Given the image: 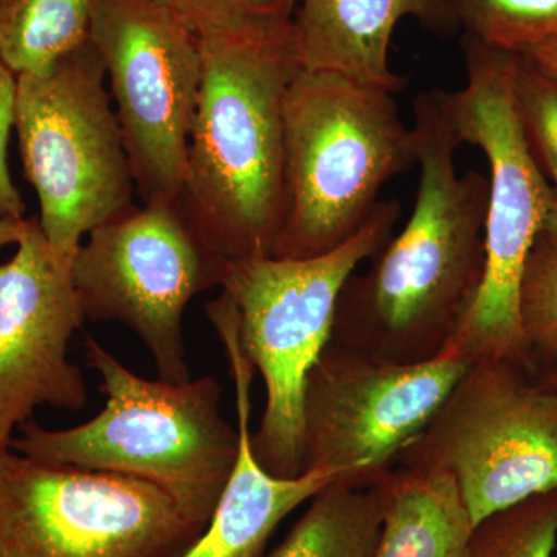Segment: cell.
Segmentation results:
<instances>
[{
	"instance_id": "cell-1",
	"label": "cell",
	"mask_w": 557,
	"mask_h": 557,
	"mask_svg": "<svg viewBox=\"0 0 557 557\" xmlns=\"http://www.w3.org/2000/svg\"><path fill=\"white\" fill-rule=\"evenodd\" d=\"M412 127L420 166L412 214L368 270L348 277L330 339L399 364L440 357L471 309L485 271L490 193L485 175L457 172L461 141L445 90L417 95Z\"/></svg>"
},
{
	"instance_id": "cell-2",
	"label": "cell",
	"mask_w": 557,
	"mask_h": 557,
	"mask_svg": "<svg viewBox=\"0 0 557 557\" xmlns=\"http://www.w3.org/2000/svg\"><path fill=\"white\" fill-rule=\"evenodd\" d=\"M203 78L177 207L225 262L271 256L284 218V104L300 61L293 17L200 36Z\"/></svg>"
},
{
	"instance_id": "cell-3",
	"label": "cell",
	"mask_w": 557,
	"mask_h": 557,
	"mask_svg": "<svg viewBox=\"0 0 557 557\" xmlns=\"http://www.w3.org/2000/svg\"><path fill=\"white\" fill-rule=\"evenodd\" d=\"M86 358L101 375V412L61 431L28 420L17 429L21 435L11 448L46 463L146 480L203 531L239 454V432L220 412L219 381L141 379L91 336L86 338Z\"/></svg>"
},
{
	"instance_id": "cell-4",
	"label": "cell",
	"mask_w": 557,
	"mask_h": 557,
	"mask_svg": "<svg viewBox=\"0 0 557 557\" xmlns=\"http://www.w3.org/2000/svg\"><path fill=\"white\" fill-rule=\"evenodd\" d=\"M418 164L413 127L395 94L300 67L284 104V218L271 258H318L372 218L387 182Z\"/></svg>"
},
{
	"instance_id": "cell-5",
	"label": "cell",
	"mask_w": 557,
	"mask_h": 557,
	"mask_svg": "<svg viewBox=\"0 0 557 557\" xmlns=\"http://www.w3.org/2000/svg\"><path fill=\"white\" fill-rule=\"evenodd\" d=\"M461 51L467 83L461 90L445 91V101L461 145L482 150L490 166L485 271L471 309L443 354L469 362L508 359L533 373L520 324V284L557 194L520 124L515 94L519 53L469 36H461Z\"/></svg>"
},
{
	"instance_id": "cell-6",
	"label": "cell",
	"mask_w": 557,
	"mask_h": 557,
	"mask_svg": "<svg viewBox=\"0 0 557 557\" xmlns=\"http://www.w3.org/2000/svg\"><path fill=\"white\" fill-rule=\"evenodd\" d=\"M399 215L398 200H381L350 240L318 258L263 256L228 263L222 292L236 307L242 350L265 383V410L251 443L270 474H304L307 379L332 339L341 289L391 239Z\"/></svg>"
},
{
	"instance_id": "cell-7",
	"label": "cell",
	"mask_w": 557,
	"mask_h": 557,
	"mask_svg": "<svg viewBox=\"0 0 557 557\" xmlns=\"http://www.w3.org/2000/svg\"><path fill=\"white\" fill-rule=\"evenodd\" d=\"M104 79L91 40L46 75L17 76L14 127L22 166L39 197L44 236L69 269L86 234L137 208Z\"/></svg>"
},
{
	"instance_id": "cell-8",
	"label": "cell",
	"mask_w": 557,
	"mask_h": 557,
	"mask_svg": "<svg viewBox=\"0 0 557 557\" xmlns=\"http://www.w3.org/2000/svg\"><path fill=\"white\" fill-rule=\"evenodd\" d=\"M397 467L448 474L472 525L557 491V394L502 358L472 361Z\"/></svg>"
},
{
	"instance_id": "cell-9",
	"label": "cell",
	"mask_w": 557,
	"mask_h": 557,
	"mask_svg": "<svg viewBox=\"0 0 557 557\" xmlns=\"http://www.w3.org/2000/svg\"><path fill=\"white\" fill-rule=\"evenodd\" d=\"M200 533L146 480L0 450V557H175Z\"/></svg>"
},
{
	"instance_id": "cell-10",
	"label": "cell",
	"mask_w": 557,
	"mask_h": 557,
	"mask_svg": "<svg viewBox=\"0 0 557 557\" xmlns=\"http://www.w3.org/2000/svg\"><path fill=\"white\" fill-rule=\"evenodd\" d=\"M90 40L143 205L177 203L203 78L200 36L161 0H100Z\"/></svg>"
},
{
	"instance_id": "cell-11",
	"label": "cell",
	"mask_w": 557,
	"mask_h": 557,
	"mask_svg": "<svg viewBox=\"0 0 557 557\" xmlns=\"http://www.w3.org/2000/svg\"><path fill=\"white\" fill-rule=\"evenodd\" d=\"M226 269L177 203H148L87 234L72 281L84 317L127 325L148 347L160 380L186 383L183 317L197 295L222 287Z\"/></svg>"
},
{
	"instance_id": "cell-12",
	"label": "cell",
	"mask_w": 557,
	"mask_h": 557,
	"mask_svg": "<svg viewBox=\"0 0 557 557\" xmlns=\"http://www.w3.org/2000/svg\"><path fill=\"white\" fill-rule=\"evenodd\" d=\"M471 362L443 354L399 364L330 343L304 394V472L375 486L424 431Z\"/></svg>"
},
{
	"instance_id": "cell-13",
	"label": "cell",
	"mask_w": 557,
	"mask_h": 557,
	"mask_svg": "<svg viewBox=\"0 0 557 557\" xmlns=\"http://www.w3.org/2000/svg\"><path fill=\"white\" fill-rule=\"evenodd\" d=\"M84 319L72 269L54 255L39 219L25 220L16 255L0 263V450L39 406H86V380L67 358Z\"/></svg>"
},
{
	"instance_id": "cell-14",
	"label": "cell",
	"mask_w": 557,
	"mask_h": 557,
	"mask_svg": "<svg viewBox=\"0 0 557 557\" xmlns=\"http://www.w3.org/2000/svg\"><path fill=\"white\" fill-rule=\"evenodd\" d=\"M228 357L236 387L239 454L207 528L175 557H270L269 544L282 520L336 479L309 471L295 479L277 478L262 468L251 443V386L256 368L242 350L234 311L211 317Z\"/></svg>"
},
{
	"instance_id": "cell-15",
	"label": "cell",
	"mask_w": 557,
	"mask_h": 557,
	"mask_svg": "<svg viewBox=\"0 0 557 557\" xmlns=\"http://www.w3.org/2000/svg\"><path fill=\"white\" fill-rule=\"evenodd\" d=\"M406 17L434 33H454L438 0H302L293 17L300 65L346 73L398 94L406 78L388 65V49Z\"/></svg>"
},
{
	"instance_id": "cell-16",
	"label": "cell",
	"mask_w": 557,
	"mask_h": 557,
	"mask_svg": "<svg viewBox=\"0 0 557 557\" xmlns=\"http://www.w3.org/2000/svg\"><path fill=\"white\" fill-rule=\"evenodd\" d=\"M384 523L375 557H463L472 525L448 474L397 467L380 483Z\"/></svg>"
},
{
	"instance_id": "cell-17",
	"label": "cell",
	"mask_w": 557,
	"mask_h": 557,
	"mask_svg": "<svg viewBox=\"0 0 557 557\" xmlns=\"http://www.w3.org/2000/svg\"><path fill=\"white\" fill-rule=\"evenodd\" d=\"M384 523L380 485L336 482L318 491L270 557H375Z\"/></svg>"
},
{
	"instance_id": "cell-18",
	"label": "cell",
	"mask_w": 557,
	"mask_h": 557,
	"mask_svg": "<svg viewBox=\"0 0 557 557\" xmlns=\"http://www.w3.org/2000/svg\"><path fill=\"white\" fill-rule=\"evenodd\" d=\"M100 0H0V60L14 75H46L90 42Z\"/></svg>"
},
{
	"instance_id": "cell-19",
	"label": "cell",
	"mask_w": 557,
	"mask_h": 557,
	"mask_svg": "<svg viewBox=\"0 0 557 557\" xmlns=\"http://www.w3.org/2000/svg\"><path fill=\"white\" fill-rule=\"evenodd\" d=\"M453 32L494 49L525 51L557 40V0H438Z\"/></svg>"
},
{
	"instance_id": "cell-20",
	"label": "cell",
	"mask_w": 557,
	"mask_h": 557,
	"mask_svg": "<svg viewBox=\"0 0 557 557\" xmlns=\"http://www.w3.org/2000/svg\"><path fill=\"white\" fill-rule=\"evenodd\" d=\"M557 491L539 494L472 528L463 557H555Z\"/></svg>"
},
{
	"instance_id": "cell-21",
	"label": "cell",
	"mask_w": 557,
	"mask_h": 557,
	"mask_svg": "<svg viewBox=\"0 0 557 557\" xmlns=\"http://www.w3.org/2000/svg\"><path fill=\"white\" fill-rule=\"evenodd\" d=\"M520 324L534 375L557 361V240L539 233L520 284Z\"/></svg>"
},
{
	"instance_id": "cell-22",
	"label": "cell",
	"mask_w": 557,
	"mask_h": 557,
	"mask_svg": "<svg viewBox=\"0 0 557 557\" xmlns=\"http://www.w3.org/2000/svg\"><path fill=\"white\" fill-rule=\"evenodd\" d=\"M515 94L528 146L557 194V76L519 53Z\"/></svg>"
},
{
	"instance_id": "cell-23",
	"label": "cell",
	"mask_w": 557,
	"mask_h": 557,
	"mask_svg": "<svg viewBox=\"0 0 557 557\" xmlns=\"http://www.w3.org/2000/svg\"><path fill=\"white\" fill-rule=\"evenodd\" d=\"M199 36L245 22L293 17L296 0H161Z\"/></svg>"
},
{
	"instance_id": "cell-24",
	"label": "cell",
	"mask_w": 557,
	"mask_h": 557,
	"mask_svg": "<svg viewBox=\"0 0 557 557\" xmlns=\"http://www.w3.org/2000/svg\"><path fill=\"white\" fill-rule=\"evenodd\" d=\"M17 76L0 60V218L24 219L27 205L14 186L9 170V139L16 123Z\"/></svg>"
},
{
	"instance_id": "cell-25",
	"label": "cell",
	"mask_w": 557,
	"mask_h": 557,
	"mask_svg": "<svg viewBox=\"0 0 557 557\" xmlns=\"http://www.w3.org/2000/svg\"><path fill=\"white\" fill-rule=\"evenodd\" d=\"M525 54L536 64L541 65L542 69L557 76V40L541 44V46L525 51Z\"/></svg>"
},
{
	"instance_id": "cell-26",
	"label": "cell",
	"mask_w": 557,
	"mask_h": 557,
	"mask_svg": "<svg viewBox=\"0 0 557 557\" xmlns=\"http://www.w3.org/2000/svg\"><path fill=\"white\" fill-rule=\"evenodd\" d=\"M25 220L27 219L0 218V248L20 244L25 230Z\"/></svg>"
},
{
	"instance_id": "cell-27",
	"label": "cell",
	"mask_w": 557,
	"mask_h": 557,
	"mask_svg": "<svg viewBox=\"0 0 557 557\" xmlns=\"http://www.w3.org/2000/svg\"><path fill=\"white\" fill-rule=\"evenodd\" d=\"M536 379L542 386L557 394V361L553 362L549 368L542 370L541 373H537Z\"/></svg>"
},
{
	"instance_id": "cell-28",
	"label": "cell",
	"mask_w": 557,
	"mask_h": 557,
	"mask_svg": "<svg viewBox=\"0 0 557 557\" xmlns=\"http://www.w3.org/2000/svg\"><path fill=\"white\" fill-rule=\"evenodd\" d=\"M542 231H547L549 236L555 237L557 240V203L555 205V208L552 209V212H549L547 223H545V228Z\"/></svg>"
}]
</instances>
